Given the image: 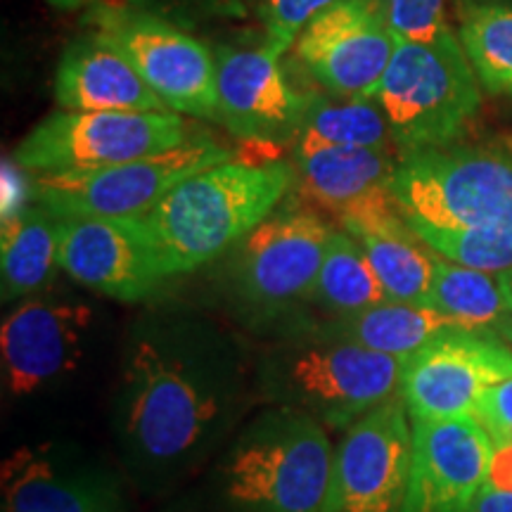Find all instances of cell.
<instances>
[{"mask_svg": "<svg viewBox=\"0 0 512 512\" xmlns=\"http://www.w3.org/2000/svg\"><path fill=\"white\" fill-rule=\"evenodd\" d=\"M245 358L200 325H159L128 342L117 432L140 477L181 475L214 448L249 399Z\"/></svg>", "mask_w": 512, "mask_h": 512, "instance_id": "6da1fadb", "label": "cell"}, {"mask_svg": "<svg viewBox=\"0 0 512 512\" xmlns=\"http://www.w3.org/2000/svg\"><path fill=\"white\" fill-rule=\"evenodd\" d=\"M294 164L228 159L176 185L138 216L166 278L192 273L245 240L290 192Z\"/></svg>", "mask_w": 512, "mask_h": 512, "instance_id": "7a4b0ae2", "label": "cell"}, {"mask_svg": "<svg viewBox=\"0 0 512 512\" xmlns=\"http://www.w3.org/2000/svg\"><path fill=\"white\" fill-rule=\"evenodd\" d=\"M332 460L335 448L318 420L271 406L223 453L221 498L230 512H325Z\"/></svg>", "mask_w": 512, "mask_h": 512, "instance_id": "3957f363", "label": "cell"}, {"mask_svg": "<svg viewBox=\"0 0 512 512\" xmlns=\"http://www.w3.org/2000/svg\"><path fill=\"white\" fill-rule=\"evenodd\" d=\"M401 370L403 358L377 354L349 339L316 335L261 358L254 394L271 406L309 415L325 430H349L399 394Z\"/></svg>", "mask_w": 512, "mask_h": 512, "instance_id": "277c9868", "label": "cell"}, {"mask_svg": "<svg viewBox=\"0 0 512 512\" xmlns=\"http://www.w3.org/2000/svg\"><path fill=\"white\" fill-rule=\"evenodd\" d=\"M389 192L413 233H512V147H437L403 155Z\"/></svg>", "mask_w": 512, "mask_h": 512, "instance_id": "5b68a950", "label": "cell"}, {"mask_svg": "<svg viewBox=\"0 0 512 512\" xmlns=\"http://www.w3.org/2000/svg\"><path fill=\"white\" fill-rule=\"evenodd\" d=\"M479 88L460 36L446 27L432 41H399L373 98L403 157L463 136L482 105Z\"/></svg>", "mask_w": 512, "mask_h": 512, "instance_id": "8992f818", "label": "cell"}, {"mask_svg": "<svg viewBox=\"0 0 512 512\" xmlns=\"http://www.w3.org/2000/svg\"><path fill=\"white\" fill-rule=\"evenodd\" d=\"M83 27L119 50L171 112L221 121L216 55L200 38L157 12L105 0L88 5Z\"/></svg>", "mask_w": 512, "mask_h": 512, "instance_id": "52a82bcc", "label": "cell"}, {"mask_svg": "<svg viewBox=\"0 0 512 512\" xmlns=\"http://www.w3.org/2000/svg\"><path fill=\"white\" fill-rule=\"evenodd\" d=\"M233 159L207 133H190L181 145L157 155L81 174L31 178V197L55 219H138L176 185Z\"/></svg>", "mask_w": 512, "mask_h": 512, "instance_id": "ba28073f", "label": "cell"}, {"mask_svg": "<svg viewBox=\"0 0 512 512\" xmlns=\"http://www.w3.org/2000/svg\"><path fill=\"white\" fill-rule=\"evenodd\" d=\"M190 136L176 112H55L15 150V164L34 176L81 174L157 155Z\"/></svg>", "mask_w": 512, "mask_h": 512, "instance_id": "9c48e42d", "label": "cell"}, {"mask_svg": "<svg viewBox=\"0 0 512 512\" xmlns=\"http://www.w3.org/2000/svg\"><path fill=\"white\" fill-rule=\"evenodd\" d=\"M512 377V347L494 328L441 330L403 361L399 399L413 420L475 415L491 384Z\"/></svg>", "mask_w": 512, "mask_h": 512, "instance_id": "30bf717a", "label": "cell"}, {"mask_svg": "<svg viewBox=\"0 0 512 512\" xmlns=\"http://www.w3.org/2000/svg\"><path fill=\"white\" fill-rule=\"evenodd\" d=\"M335 230L316 211L278 207L233 247V285L249 306L280 311L311 299Z\"/></svg>", "mask_w": 512, "mask_h": 512, "instance_id": "8fae6325", "label": "cell"}, {"mask_svg": "<svg viewBox=\"0 0 512 512\" xmlns=\"http://www.w3.org/2000/svg\"><path fill=\"white\" fill-rule=\"evenodd\" d=\"M413 460V418L399 394L339 439L325 512H401Z\"/></svg>", "mask_w": 512, "mask_h": 512, "instance_id": "7c38bea8", "label": "cell"}, {"mask_svg": "<svg viewBox=\"0 0 512 512\" xmlns=\"http://www.w3.org/2000/svg\"><path fill=\"white\" fill-rule=\"evenodd\" d=\"M297 57L325 91L373 98L399 46L382 0H337L297 38Z\"/></svg>", "mask_w": 512, "mask_h": 512, "instance_id": "4fadbf2b", "label": "cell"}, {"mask_svg": "<svg viewBox=\"0 0 512 512\" xmlns=\"http://www.w3.org/2000/svg\"><path fill=\"white\" fill-rule=\"evenodd\" d=\"M91 325V306L72 297L38 294L15 306L0 328L5 389L31 396L72 373Z\"/></svg>", "mask_w": 512, "mask_h": 512, "instance_id": "5bb4252c", "label": "cell"}, {"mask_svg": "<svg viewBox=\"0 0 512 512\" xmlns=\"http://www.w3.org/2000/svg\"><path fill=\"white\" fill-rule=\"evenodd\" d=\"M214 55L221 124L245 143L285 145L297 140L309 95L287 83L280 57L264 46H219Z\"/></svg>", "mask_w": 512, "mask_h": 512, "instance_id": "9a60e30c", "label": "cell"}, {"mask_svg": "<svg viewBox=\"0 0 512 512\" xmlns=\"http://www.w3.org/2000/svg\"><path fill=\"white\" fill-rule=\"evenodd\" d=\"M494 441L475 415L413 420V460L401 512H470L489 477Z\"/></svg>", "mask_w": 512, "mask_h": 512, "instance_id": "2e32d148", "label": "cell"}, {"mask_svg": "<svg viewBox=\"0 0 512 512\" xmlns=\"http://www.w3.org/2000/svg\"><path fill=\"white\" fill-rule=\"evenodd\" d=\"M57 221L60 268L88 290L119 302H143L166 280L136 219Z\"/></svg>", "mask_w": 512, "mask_h": 512, "instance_id": "e0dca14e", "label": "cell"}, {"mask_svg": "<svg viewBox=\"0 0 512 512\" xmlns=\"http://www.w3.org/2000/svg\"><path fill=\"white\" fill-rule=\"evenodd\" d=\"M3 512H121L110 472L53 446H22L3 463Z\"/></svg>", "mask_w": 512, "mask_h": 512, "instance_id": "ac0fdd59", "label": "cell"}, {"mask_svg": "<svg viewBox=\"0 0 512 512\" xmlns=\"http://www.w3.org/2000/svg\"><path fill=\"white\" fill-rule=\"evenodd\" d=\"M339 223L363 247L389 299L427 304L437 252L413 233L396 209L392 192L387 190L344 211Z\"/></svg>", "mask_w": 512, "mask_h": 512, "instance_id": "d6986e66", "label": "cell"}, {"mask_svg": "<svg viewBox=\"0 0 512 512\" xmlns=\"http://www.w3.org/2000/svg\"><path fill=\"white\" fill-rule=\"evenodd\" d=\"M55 100L67 112H171L119 50L91 34L64 50Z\"/></svg>", "mask_w": 512, "mask_h": 512, "instance_id": "ffe728a7", "label": "cell"}, {"mask_svg": "<svg viewBox=\"0 0 512 512\" xmlns=\"http://www.w3.org/2000/svg\"><path fill=\"white\" fill-rule=\"evenodd\" d=\"M399 159L392 150L377 147L325 145L302 138L294 143L299 185L313 202L337 214L387 192Z\"/></svg>", "mask_w": 512, "mask_h": 512, "instance_id": "44dd1931", "label": "cell"}, {"mask_svg": "<svg viewBox=\"0 0 512 512\" xmlns=\"http://www.w3.org/2000/svg\"><path fill=\"white\" fill-rule=\"evenodd\" d=\"M453 325L458 323L425 304L387 299V302L368 306V309L349 313V316H335L328 325L320 328L318 335L349 339V342L361 344L377 354L406 361L422 344Z\"/></svg>", "mask_w": 512, "mask_h": 512, "instance_id": "7402d4cb", "label": "cell"}, {"mask_svg": "<svg viewBox=\"0 0 512 512\" xmlns=\"http://www.w3.org/2000/svg\"><path fill=\"white\" fill-rule=\"evenodd\" d=\"M60 221L41 204H27L3 221L0 238V275L3 302H17L53 280L60 259Z\"/></svg>", "mask_w": 512, "mask_h": 512, "instance_id": "603a6c76", "label": "cell"}, {"mask_svg": "<svg viewBox=\"0 0 512 512\" xmlns=\"http://www.w3.org/2000/svg\"><path fill=\"white\" fill-rule=\"evenodd\" d=\"M311 299L332 316H349L387 302L389 294L370 266L366 252L344 230H335L325 247Z\"/></svg>", "mask_w": 512, "mask_h": 512, "instance_id": "cb8c5ba5", "label": "cell"}, {"mask_svg": "<svg viewBox=\"0 0 512 512\" xmlns=\"http://www.w3.org/2000/svg\"><path fill=\"white\" fill-rule=\"evenodd\" d=\"M425 306L463 328H494L508 313L496 273L456 264L439 254Z\"/></svg>", "mask_w": 512, "mask_h": 512, "instance_id": "d4e9b609", "label": "cell"}, {"mask_svg": "<svg viewBox=\"0 0 512 512\" xmlns=\"http://www.w3.org/2000/svg\"><path fill=\"white\" fill-rule=\"evenodd\" d=\"M460 43L479 86L512 100V8L467 3L460 8Z\"/></svg>", "mask_w": 512, "mask_h": 512, "instance_id": "484cf974", "label": "cell"}, {"mask_svg": "<svg viewBox=\"0 0 512 512\" xmlns=\"http://www.w3.org/2000/svg\"><path fill=\"white\" fill-rule=\"evenodd\" d=\"M299 138L342 147H396L387 114L375 98H309Z\"/></svg>", "mask_w": 512, "mask_h": 512, "instance_id": "4316f807", "label": "cell"}, {"mask_svg": "<svg viewBox=\"0 0 512 512\" xmlns=\"http://www.w3.org/2000/svg\"><path fill=\"white\" fill-rule=\"evenodd\" d=\"M337 0H264L259 5L264 22V48L275 55H285L297 43L299 34L318 12Z\"/></svg>", "mask_w": 512, "mask_h": 512, "instance_id": "83f0119b", "label": "cell"}, {"mask_svg": "<svg viewBox=\"0 0 512 512\" xmlns=\"http://www.w3.org/2000/svg\"><path fill=\"white\" fill-rule=\"evenodd\" d=\"M399 41H432L448 24L444 0H382Z\"/></svg>", "mask_w": 512, "mask_h": 512, "instance_id": "f1b7e54d", "label": "cell"}, {"mask_svg": "<svg viewBox=\"0 0 512 512\" xmlns=\"http://www.w3.org/2000/svg\"><path fill=\"white\" fill-rule=\"evenodd\" d=\"M475 418L482 422L494 444L512 441V377L486 389L477 403Z\"/></svg>", "mask_w": 512, "mask_h": 512, "instance_id": "f546056e", "label": "cell"}, {"mask_svg": "<svg viewBox=\"0 0 512 512\" xmlns=\"http://www.w3.org/2000/svg\"><path fill=\"white\" fill-rule=\"evenodd\" d=\"M486 489L512 491V441H498V444H494Z\"/></svg>", "mask_w": 512, "mask_h": 512, "instance_id": "4dcf8cb0", "label": "cell"}, {"mask_svg": "<svg viewBox=\"0 0 512 512\" xmlns=\"http://www.w3.org/2000/svg\"><path fill=\"white\" fill-rule=\"evenodd\" d=\"M185 10L207 17H245L247 5L242 0H176Z\"/></svg>", "mask_w": 512, "mask_h": 512, "instance_id": "1f68e13d", "label": "cell"}, {"mask_svg": "<svg viewBox=\"0 0 512 512\" xmlns=\"http://www.w3.org/2000/svg\"><path fill=\"white\" fill-rule=\"evenodd\" d=\"M470 512H512V491L482 489Z\"/></svg>", "mask_w": 512, "mask_h": 512, "instance_id": "d6a6232c", "label": "cell"}, {"mask_svg": "<svg viewBox=\"0 0 512 512\" xmlns=\"http://www.w3.org/2000/svg\"><path fill=\"white\" fill-rule=\"evenodd\" d=\"M496 278H498V287H501V294L505 299V309H508V313L512 316V268L510 271L496 273Z\"/></svg>", "mask_w": 512, "mask_h": 512, "instance_id": "836d02e7", "label": "cell"}, {"mask_svg": "<svg viewBox=\"0 0 512 512\" xmlns=\"http://www.w3.org/2000/svg\"><path fill=\"white\" fill-rule=\"evenodd\" d=\"M494 330L512 347V316L510 313H505V316L498 320V323L494 325Z\"/></svg>", "mask_w": 512, "mask_h": 512, "instance_id": "e575fe53", "label": "cell"}, {"mask_svg": "<svg viewBox=\"0 0 512 512\" xmlns=\"http://www.w3.org/2000/svg\"><path fill=\"white\" fill-rule=\"evenodd\" d=\"M50 5H55V8L60 10H79L83 5H91L95 0H48Z\"/></svg>", "mask_w": 512, "mask_h": 512, "instance_id": "d590c367", "label": "cell"}, {"mask_svg": "<svg viewBox=\"0 0 512 512\" xmlns=\"http://www.w3.org/2000/svg\"><path fill=\"white\" fill-rule=\"evenodd\" d=\"M242 3H245V5H249V3H256V8H259V5L264 3V0H242Z\"/></svg>", "mask_w": 512, "mask_h": 512, "instance_id": "8d00e7d4", "label": "cell"}]
</instances>
